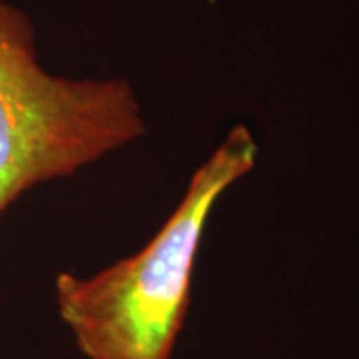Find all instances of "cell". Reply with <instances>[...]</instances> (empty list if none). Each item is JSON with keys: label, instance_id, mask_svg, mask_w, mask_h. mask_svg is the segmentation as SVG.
Here are the masks:
<instances>
[{"label": "cell", "instance_id": "obj_2", "mask_svg": "<svg viewBox=\"0 0 359 359\" xmlns=\"http://www.w3.org/2000/svg\"><path fill=\"white\" fill-rule=\"evenodd\" d=\"M144 134L130 82L48 72L30 18L0 0V214L34 186L74 176Z\"/></svg>", "mask_w": 359, "mask_h": 359}, {"label": "cell", "instance_id": "obj_1", "mask_svg": "<svg viewBox=\"0 0 359 359\" xmlns=\"http://www.w3.org/2000/svg\"><path fill=\"white\" fill-rule=\"evenodd\" d=\"M256 160L254 134L244 124L233 126L140 252L88 278L68 271L56 278L60 320L86 358L170 359L190 306L208 219Z\"/></svg>", "mask_w": 359, "mask_h": 359}]
</instances>
